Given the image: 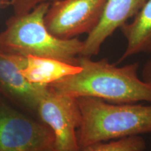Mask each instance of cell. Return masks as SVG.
Here are the masks:
<instances>
[{
	"instance_id": "6da1fadb",
	"label": "cell",
	"mask_w": 151,
	"mask_h": 151,
	"mask_svg": "<svg viewBox=\"0 0 151 151\" xmlns=\"http://www.w3.org/2000/svg\"><path fill=\"white\" fill-rule=\"evenodd\" d=\"M81 71L48 85L73 98L90 97L113 104L151 103V86L138 75L139 63L117 67L107 58L92 60L79 56Z\"/></svg>"
},
{
	"instance_id": "7a4b0ae2",
	"label": "cell",
	"mask_w": 151,
	"mask_h": 151,
	"mask_svg": "<svg viewBox=\"0 0 151 151\" xmlns=\"http://www.w3.org/2000/svg\"><path fill=\"white\" fill-rule=\"evenodd\" d=\"M81 112L77 140L81 151L99 142L151 133V104H113L76 98Z\"/></svg>"
},
{
	"instance_id": "3957f363",
	"label": "cell",
	"mask_w": 151,
	"mask_h": 151,
	"mask_svg": "<svg viewBox=\"0 0 151 151\" xmlns=\"http://www.w3.org/2000/svg\"><path fill=\"white\" fill-rule=\"evenodd\" d=\"M49 2L39 4L29 12L14 14L0 32V50L24 57L52 58L77 65L83 41L78 37L62 39L46 27L44 17Z\"/></svg>"
},
{
	"instance_id": "277c9868",
	"label": "cell",
	"mask_w": 151,
	"mask_h": 151,
	"mask_svg": "<svg viewBox=\"0 0 151 151\" xmlns=\"http://www.w3.org/2000/svg\"><path fill=\"white\" fill-rule=\"evenodd\" d=\"M52 130L0 95V151H54Z\"/></svg>"
},
{
	"instance_id": "5b68a950",
	"label": "cell",
	"mask_w": 151,
	"mask_h": 151,
	"mask_svg": "<svg viewBox=\"0 0 151 151\" xmlns=\"http://www.w3.org/2000/svg\"><path fill=\"white\" fill-rule=\"evenodd\" d=\"M37 117L52 130L54 151H81L77 140L81 112L76 98L48 86L39 102Z\"/></svg>"
},
{
	"instance_id": "8992f818",
	"label": "cell",
	"mask_w": 151,
	"mask_h": 151,
	"mask_svg": "<svg viewBox=\"0 0 151 151\" xmlns=\"http://www.w3.org/2000/svg\"><path fill=\"white\" fill-rule=\"evenodd\" d=\"M108 0H56L44 17L46 27L55 37L70 39L89 35L99 23Z\"/></svg>"
},
{
	"instance_id": "52a82bcc",
	"label": "cell",
	"mask_w": 151,
	"mask_h": 151,
	"mask_svg": "<svg viewBox=\"0 0 151 151\" xmlns=\"http://www.w3.org/2000/svg\"><path fill=\"white\" fill-rule=\"evenodd\" d=\"M27 57L0 50V95L17 108L37 116L39 102L48 86L30 83L21 70Z\"/></svg>"
},
{
	"instance_id": "ba28073f",
	"label": "cell",
	"mask_w": 151,
	"mask_h": 151,
	"mask_svg": "<svg viewBox=\"0 0 151 151\" xmlns=\"http://www.w3.org/2000/svg\"><path fill=\"white\" fill-rule=\"evenodd\" d=\"M147 0H108L99 23L83 41L80 55L92 58L99 54L100 49L109 37L132 18Z\"/></svg>"
},
{
	"instance_id": "9c48e42d",
	"label": "cell",
	"mask_w": 151,
	"mask_h": 151,
	"mask_svg": "<svg viewBox=\"0 0 151 151\" xmlns=\"http://www.w3.org/2000/svg\"><path fill=\"white\" fill-rule=\"evenodd\" d=\"M127 47L118 62L139 53L151 52V0H147L131 22L120 27Z\"/></svg>"
},
{
	"instance_id": "30bf717a",
	"label": "cell",
	"mask_w": 151,
	"mask_h": 151,
	"mask_svg": "<svg viewBox=\"0 0 151 151\" xmlns=\"http://www.w3.org/2000/svg\"><path fill=\"white\" fill-rule=\"evenodd\" d=\"M81 71L78 65L52 58L27 56V63L21 72L30 83L48 86Z\"/></svg>"
},
{
	"instance_id": "8fae6325",
	"label": "cell",
	"mask_w": 151,
	"mask_h": 151,
	"mask_svg": "<svg viewBox=\"0 0 151 151\" xmlns=\"http://www.w3.org/2000/svg\"><path fill=\"white\" fill-rule=\"evenodd\" d=\"M146 144L139 135L90 145L81 151H144Z\"/></svg>"
},
{
	"instance_id": "7c38bea8",
	"label": "cell",
	"mask_w": 151,
	"mask_h": 151,
	"mask_svg": "<svg viewBox=\"0 0 151 151\" xmlns=\"http://www.w3.org/2000/svg\"><path fill=\"white\" fill-rule=\"evenodd\" d=\"M55 1L56 0H0V8L11 6L14 14H23L31 11L40 4Z\"/></svg>"
},
{
	"instance_id": "4fadbf2b",
	"label": "cell",
	"mask_w": 151,
	"mask_h": 151,
	"mask_svg": "<svg viewBox=\"0 0 151 151\" xmlns=\"http://www.w3.org/2000/svg\"><path fill=\"white\" fill-rule=\"evenodd\" d=\"M141 76H142V80L151 86V58L143 66L141 71Z\"/></svg>"
}]
</instances>
